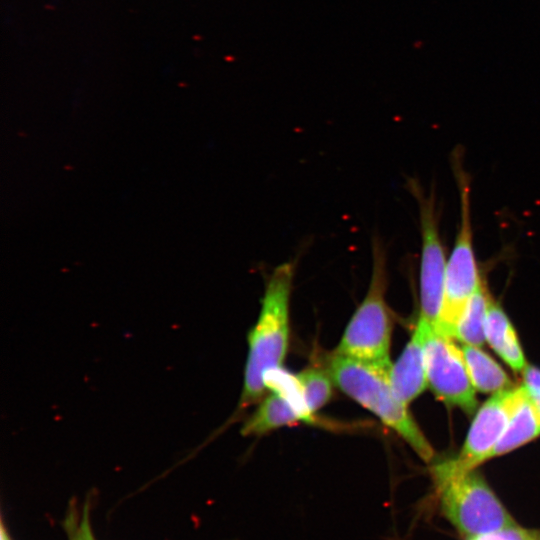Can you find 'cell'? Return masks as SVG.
I'll return each mask as SVG.
<instances>
[{
  "label": "cell",
  "mask_w": 540,
  "mask_h": 540,
  "mask_svg": "<svg viewBox=\"0 0 540 540\" xmlns=\"http://www.w3.org/2000/svg\"><path fill=\"white\" fill-rule=\"evenodd\" d=\"M432 476L441 514L465 540L517 523L475 469L455 472L435 463Z\"/></svg>",
  "instance_id": "3"
},
{
  "label": "cell",
  "mask_w": 540,
  "mask_h": 540,
  "mask_svg": "<svg viewBox=\"0 0 540 540\" xmlns=\"http://www.w3.org/2000/svg\"><path fill=\"white\" fill-rule=\"evenodd\" d=\"M372 272L367 293L355 310L333 354L362 363L391 367L392 324L385 300L387 250L383 240H371Z\"/></svg>",
  "instance_id": "4"
},
{
  "label": "cell",
  "mask_w": 540,
  "mask_h": 540,
  "mask_svg": "<svg viewBox=\"0 0 540 540\" xmlns=\"http://www.w3.org/2000/svg\"><path fill=\"white\" fill-rule=\"evenodd\" d=\"M429 323L419 317L414 332L390 369V382L397 398L408 405L428 385L424 344Z\"/></svg>",
  "instance_id": "9"
},
{
  "label": "cell",
  "mask_w": 540,
  "mask_h": 540,
  "mask_svg": "<svg viewBox=\"0 0 540 540\" xmlns=\"http://www.w3.org/2000/svg\"><path fill=\"white\" fill-rule=\"evenodd\" d=\"M451 162L459 194L460 222L446 262L444 296L437 329L454 339L457 324L482 276L473 242L470 175L458 151L453 152Z\"/></svg>",
  "instance_id": "5"
},
{
  "label": "cell",
  "mask_w": 540,
  "mask_h": 540,
  "mask_svg": "<svg viewBox=\"0 0 540 540\" xmlns=\"http://www.w3.org/2000/svg\"><path fill=\"white\" fill-rule=\"evenodd\" d=\"M390 369L332 353L327 371L341 391L394 430L422 460L430 462L434 457L433 448L407 405L395 395L390 382Z\"/></svg>",
  "instance_id": "2"
},
{
  "label": "cell",
  "mask_w": 540,
  "mask_h": 540,
  "mask_svg": "<svg viewBox=\"0 0 540 540\" xmlns=\"http://www.w3.org/2000/svg\"><path fill=\"white\" fill-rule=\"evenodd\" d=\"M468 540H540V528H526L516 523Z\"/></svg>",
  "instance_id": "17"
},
{
  "label": "cell",
  "mask_w": 540,
  "mask_h": 540,
  "mask_svg": "<svg viewBox=\"0 0 540 540\" xmlns=\"http://www.w3.org/2000/svg\"><path fill=\"white\" fill-rule=\"evenodd\" d=\"M485 336L493 350L516 372L527 367L516 331L503 309L491 298L486 315Z\"/></svg>",
  "instance_id": "11"
},
{
  "label": "cell",
  "mask_w": 540,
  "mask_h": 540,
  "mask_svg": "<svg viewBox=\"0 0 540 540\" xmlns=\"http://www.w3.org/2000/svg\"><path fill=\"white\" fill-rule=\"evenodd\" d=\"M424 352L427 381L433 393L447 405L472 413L477 406L476 389L462 349L453 338L429 325Z\"/></svg>",
  "instance_id": "7"
},
{
  "label": "cell",
  "mask_w": 540,
  "mask_h": 540,
  "mask_svg": "<svg viewBox=\"0 0 540 540\" xmlns=\"http://www.w3.org/2000/svg\"><path fill=\"white\" fill-rule=\"evenodd\" d=\"M409 192L417 202L421 234L419 271L420 317L435 329L444 296L446 253L440 233V210L432 187L426 192L414 178L407 181Z\"/></svg>",
  "instance_id": "6"
},
{
  "label": "cell",
  "mask_w": 540,
  "mask_h": 540,
  "mask_svg": "<svg viewBox=\"0 0 540 540\" xmlns=\"http://www.w3.org/2000/svg\"><path fill=\"white\" fill-rule=\"evenodd\" d=\"M300 397L286 390H272L242 427V434L262 435L298 421H311Z\"/></svg>",
  "instance_id": "10"
},
{
  "label": "cell",
  "mask_w": 540,
  "mask_h": 540,
  "mask_svg": "<svg viewBox=\"0 0 540 540\" xmlns=\"http://www.w3.org/2000/svg\"><path fill=\"white\" fill-rule=\"evenodd\" d=\"M295 265H278L267 279L261 310L248 334V356L240 398L242 408L263 397L266 377L281 369L289 344V306Z\"/></svg>",
  "instance_id": "1"
},
{
  "label": "cell",
  "mask_w": 540,
  "mask_h": 540,
  "mask_svg": "<svg viewBox=\"0 0 540 540\" xmlns=\"http://www.w3.org/2000/svg\"><path fill=\"white\" fill-rule=\"evenodd\" d=\"M540 436V407L526 392L498 441L493 457L506 454Z\"/></svg>",
  "instance_id": "12"
},
{
  "label": "cell",
  "mask_w": 540,
  "mask_h": 540,
  "mask_svg": "<svg viewBox=\"0 0 540 540\" xmlns=\"http://www.w3.org/2000/svg\"><path fill=\"white\" fill-rule=\"evenodd\" d=\"M68 540H96L90 521V502H85L81 510L71 507L64 521Z\"/></svg>",
  "instance_id": "16"
},
{
  "label": "cell",
  "mask_w": 540,
  "mask_h": 540,
  "mask_svg": "<svg viewBox=\"0 0 540 540\" xmlns=\"http://www.w3.org/2000/svg\"><path fill=\"white\" fill-rule=\"evenodd\" d=\"M0 539L1 540H13L11 538V535L9 531L6 529V526L4 525V522H1V533H0Z\"/></svg>",
  "instance_id": "19"
},
{
  "label": "cell",
  "mask_w": 540,
  "mask_h": 540,
  "mask_svg": "<svg viewBox=\"0 0 540 540\" xmlns=\"http://www.w3.org/2000/svg\"><path fill=\"white\" fill-rule=\"evenodd\" d=\"M525 392L526 386L523 385L495 393L475 415L458 455L438 464L445 469L461 472L476 469L492 458L493 451Z\"/></svg>",
  "instance_id": "8"
},
{
  "label": "cell",
  "mask_w": 540,
  "mask_h": 540,
  "mask_svg": "<svg viewBox=\"0 0 540 540\" xmlns=\"http://www.w3.org/2000/svg\"><path fill=\"white\" fill-rule=\"evenodd\" d=\"M293 377L302 403L311 416L330 400L332 379L328 372L307 368Z\"/></svg>",
  "instance_id": "15"
},
{
  "label": "cell",
  "mask_w": 540,
  "mask_h": 540,
  "mask_svg": "<svg viewBox=\"0 0 540 540\" xmlns=\"http://www.w3.org/2000/svg\"><path fill=\"white\" fill-rule=\"evenodd\" d=\"M490 294L483 278L470 298L455 331V339L466 345L481 346L485 339V322Z\"/></svg>",
  "instance_id": "14"
},
{
  "label": "cell",
  "mask_w": 540,
  "mask_h": 540,
  "mask_svg": "<svg viewBox=\"0 0 540 540\" xmlns=\"http://www.w3.org/2000/svg\"><path fill=\"white\" fill-rule=\"evenodd\" d=\"M474 388L482 393H498L512 388V381L501 366L477 346L462 348Z\"/></svg>",
  "instance_id": "13"
},
{
  "label": "cell",
  "mask_w": 540,
  "mask_h": 540,
  "mask_svg": "<svg viewBox=\"0 0 540 540\" xmlns=\"http://www.w3.org/2000/svg\"><path fill=\"white\" fill-rule=\"evenodd\" d=\"M522 373L525 386L540 407V369L527 365Z\"/></svg>",
  "instance_id": "18"
}]
</instances>
